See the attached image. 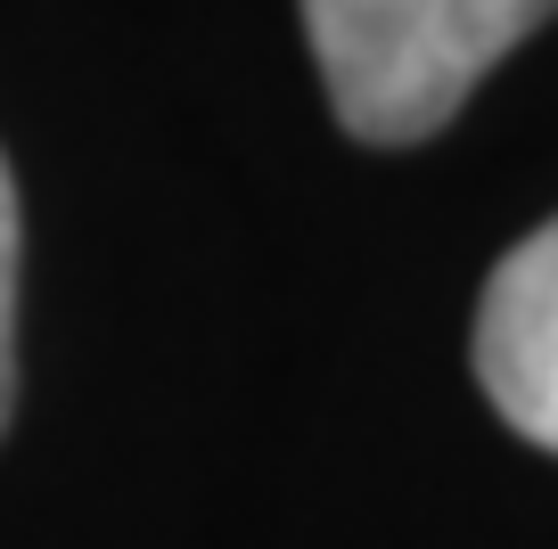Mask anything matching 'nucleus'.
Instances as JSON below:
<instances>
[{"mask_svg":"<svg viewBox=\"0 0 558 549\" xmlns=\"http://www.w3.org/2000/svg\"><path fill=\"white\" fill-rule=\"evenodd\" d=\"M476 386L525 443L558 451V222L493 263L476 304Z\"/></svg>","mask_w":558,"mask_h":549,"instance_id":"obj_2","label":"nucleus"},{"mask_svg":"<svg viewBox=\"0 0 558 549\" xmlns=\"http://www.w3.org/2000/svg\"><path fill=\"white\" fill-rule=\"evenodd\" d=\"M550 17L558 0H304L329 107L369 148L444 132L460 99Z\"/></svg>","mask_w":558,"mask_h":549,"instance_id":"obj_1","label":"nucleus"},{"mask_svg":"<svg viewBox=\"0 0 558 549\" xmlns=\"http://www.w3.org/2000/svg\"><path fill=\"white\" fill-rule=\"evenodd\" d=\"M17 271H25V222H17V172L0 156V435L17 411Z\"/></svg>","mask_w":558,"mask_h":549,"instance_id":"obj_3","label":"nucleus"}]
</instances>
